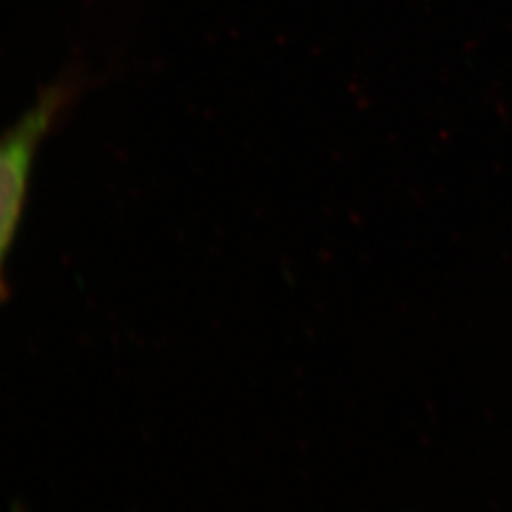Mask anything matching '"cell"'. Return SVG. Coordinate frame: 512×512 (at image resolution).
I'll return each mask as SVG.
<instances>
[{"mask_svg": "<svg viewBox=\"0 0 512 512\" xmlns=\"http://www.w3.org/2000/svg\"><path fill=\"white\" fill-rule=\"evenodd\" d=\"M63 101V90H48L35 107L0 135V296L6 294L4 268L18 234L35 154Z\"/></svg>", "mask_w": 512, "mask_h": 512, "instance_id": "1", "label": "cell"}]
</instances>
